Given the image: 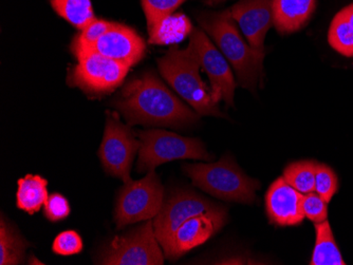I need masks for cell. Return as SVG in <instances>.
<instances>
[{
  "instance_id": "6da1fadb",
  "label": "cell",
  "mask_w": 353,
  "mask_h": 265,
  "mask_svg": "<svg viewBox=\"0 0 353 265\" xmlns=\"http://www.w3.org/2000/svg\"><path fill=\"white\" fill-rule=\"evenodd\" d=\"M111 105L130 125L185 128L200 118L152 72L127 83Z\"/></svg>"
},
{
  "instance_id": "7a4b0ae2",
  "label": "cell",
  "mask_w": 353,
  "mask_h": 265,
  "mask_svg": "<svg viewBox=\"0 0 353 265\" xmlns=\"http://www.w3.org/2000/svg\"><path fill=\"white\" fill-rule=\"evenodd\" d=\"M197 21L233 66L240 87L256 93L259 81L263 80L265 53L257 52L245 43L234 23L235 21L230 10L201 12Z\"/></svg>"
},
{
  "instance_id": "3957f363",
  "label": "cell",
  "mask_w": 353,
  "mask_h": 265,
  "mask_svg": "<svg viewBox=\"0 0 353 265\" xmlns=\"http://www.w3.org/2000/svg\"><path fill=\"white\" fill-rule=\"evenodd\" d=\"M158 67L164 80L199 116H225L220 112L211 87L202 80L201 65L192 45H188L184 50L172 45L168 52L158 59Z\"/></svg>"
},
{
  "instance_id": "277c9868",
  "label": "cell",
  "mask_w": 353,
  "mask_h": 265,
  "mask_svg": "<svg viewBox=\"0 0 353 265\" xmlns=\"http://www.w3.org/2000/svg\"><path fill=\"white\" fill-rule=\"evenodd\" d=\"M182 168L194 185L223 201L252 204L261 189V182L248 177L229 154L215 163L184 164Z\"/></svg>"
},
{
  "instance_id": "5b68a950",
  "label": "cell",
  "mask_w": 353,
  "mask_h": 265,
  "mask_svg": "<svg viewBox=\"0 0 353 265\" xmlns=\"http://www.w3.org/2000/svg\"><path fill=\"white\" fill-rule=\"evenodd\" d=\"M141 147L137 163L138 173H145L174 160L210 161L213 156L198 138H185L162 129L139 132Z\"/></svg>"
},
{
  "instance_id": "8992f818",
  "label": "cell",
  "mask_w": 353,
  "mask_h": 265,
  "mask_svg": "<svg viewBox=\"0 0 353 265\" xmlns=\"http://www.w3.org/2000/svg\"><path fill=\"white\" fill-rule=\"evenodd\" d=\"M164 187L154 169L138 181L125 183L119 191L114 211L118 229L140 221L152 220L161 211Z\"/></svg>"
},
{
  "instance_id": "52a82bcc",
  "label": "cell",
  "mask_w": 353,
  "mask_h": 265,
  "mask_svg": "<svg viewBox=\"0 0 353 265\" xmlns=\"http://www.w3.org/2000/svg\"><path fill=\"white\" fill-rule=\"evenodd\" d=\"M100 264L107 265H162L164 252L157 239L154 221L114 237L101 253Z\"/></svg>"
},
{
  "instance_id": "ba28073f",
  "label": "cell",
  "mask_w": 353,
  "mask_h": 265,
  "mask_svg": "<svg viewBox=\"0 0 353 265\" xmlns=\"http://www.w3.org/2000/svg\"><path fill=\"white\" fill-rule=\"evenodd\" d=\"M77 64L68 76V84L91 96H101L116 90L124 82L130 67L88 51L77 57Z\"/></svg>"
},
{
  "instance_id": "9c48e42d",
  "label": "cell",
  "mask_w": 353,
  "mask_h": 265,
  "mask_svg": "<svg viewBox=\"0 0 353 265\" xmlns=\"http://www.w3.org/2000/svg\"><path fill=\"white\" fill-rule=\"evenodd\" d=\"M141 142L137 141L130 126L122 124L119 114H107L104 136L99 150V158L106 173L130 182V170Z\"/></svg>"
},
{
  "instance_id": "30bf717a",
  "label": "cell",
  "mask_w": 353,
  "mask_h": 265,
  "mask_svg": "<svg viewBox=\"0 0 353 265\" xmlns=\"http://www.w3.org/2000/svg\"><path fill=\"white\" fill-rule=\"evenodd\" d=\"M188 45L195 50L201 68L211 81L212 93L216 102L219 104L222 100L228 106L233 107L237 84L228 59L199 28L192 29Z\"/></svg>"
},
{
  "instance_id": "8fae6325",
  "label": "cell",
  "mask_w": 353,
  "mask_h": 265,
  "mask_svg": "<svg viewBox=\"0 0 353 265\" xmlns=\"http://www.w3.org/2000/svg\"><path fill=\"white\" fill-rule=\"evenodd\" d=\"M220 207L194 191H174L168 199L164 200L161 211L154 217V233L162 249L168 244L172 233L190 218Z\"/></svg>"
},
{
  "instance_id": "7c38bea8",
  "label": "cell",
  "mask_w": 353,
  "mask_h": 265,
  "mask_svg": "<svg viewBox=\"0 0 353 265\" xmlns=\"http://www.w3.org/2000/svg\"><path fill=\"white\" fill-rule=\"evenodd\" d=\"M227 222L228 209L223 206L190 218L172 233L163 248L164 255L170 260L179 259L211 239Z\"/></svg>"
},
{
  "instance_id": "4fadbf2b",
  "label": "cell",
  "mask_w": 353,
  "mask_h": 265,
  "mask_svg": "<svg viewBox=\"0 0 353 265\" xmlns=\"http://www.w3.org/2000/svg\"><path fill=\"white\" fill-rule=\"evenodd\" d=\"M251 48L265 53V39L273 23V0H240L230 8Z\"/></svg>"
},
{
  "instance_id": "5bb4252c",
  "label": "cell",
  "mask_w": 353,
  "mask_h": 265,
  "mask_svg": "<svg viewBox=\"0 0 353 265\" xmlns=\"http://www.w3.org/2000/svg\"><path fill=\"white\" fill-rule=\"evenodd\" d=\"M88 51L114 59L130 68L144 57L146 45L144 39L134 29L116 23L108 32L95 41Z\"/></svg>"
},
{
  "instance_id": "9a60e30c",
  "label": "cell",
  "mask_w": 353,
  "mask_h": 265,
  "mask_svg": "<svg viewBox=\"0 0 353 265\" xmlns=\"http://www.w3.org/2000/svg\"><path fill=\"white\" fill-rule=\"evenodd\" d=\"M303 195L279 178L270 186L265 195V209L270 221L279 226H295L305 219L303 209Z\"/></svg>"
},
{
  "instance_id": "2e32d148",
  "label": "cell",
  "mask_w": 353,
  "mask_h": 265,
  "mask_svg": "<svg viewBox=\"0 0 353 265\" xmlns=\"http://www.w3.org/2000/svg\"><path fill=\"white\" fill-rule=\"evenodd\" d=\"M317 0H273V23L281 34L296 32L308 23Z\"/></svg>"
},
{
  "instance_id": "e0dca14e",
  "label": "cell",
  "mask_w": 353,
  "mask_h": 265,
  "mask_svg": "<svg viewBox=\"0 0 353 265\" xmlns=\"http://www.w3.org/2000/svg\"><path fill=\"white\" fill-rule=\"evenodd\" d=\"M16 206L29 215H34L45 205L48 193V181L41 176L28 175L17 182Z\"/></svg>"
},
{
  "instance_id": "ac0fdd59",
  "label": "cell",
  "mask_w": 353,
  "mask_h": 265,
  "mask_svg": "<svg viewBox=\"0 0 353 265\" xmlns=\"http://www.w3.org/2000/svg\"><path fill=\"white\" fill-rule=\"evenodd\" d=\"M328 43L339 54L353 57V3L335 14L328 30Z\"/></svg>"
},
{
  "instance_id": "d6986e66",
  "label": "cell",
  "mask_w": 353,
  "mask_h": 265,
  "mask_svg": "<svg viewBox=\"0 0 353 265\" xmlns=\"http://www.w3.org/2000/svg\"><path fill=\"white\" fill-rule=\"evenodd\" d=\"M316 241L313 251L311 265H345L342 254L335 242L332 229L328 221L315 223Z\"/></svg>"
},
{
  "instance_id": "ffe728a7",
  "label": "cell",
  "mask_w": 353,
  "mask_h": 265,
  "mask_svg": "<svg viewBox=\"0 0 353 265\" xmlns=\"http://www.w3.org/2000/svg\"><path fill=\"white\" fill-rule=\"evenodd\" d=\"M28 243L1 215L0 221V264H21Z\"/></svg>"
},
{
  "instance_id": "44dd1931",
  "label": "cell",
  "mask_w": 353,
  "mask_h": 265,
  "mask_svg": "<svg viewBox=\"0 0 353 265\" xmlns=\"http://www.w3.org/2000/svg\"><path fill=\"white\" fill-rule=\"evenodd\" d=\"M192 23L183 14L170 15L164 19L156 31L150 36V43L152 45H172L179 43L188 35H190Z\"/></svg>"
},
{
  "instance_id": "7402d4cb",
  "label": "cell",
  "mask_w": 353,
  "mask_h": 265,
  "mask_svg": "<svg viewBox=\"0 0 353 265\" xmlns=\"http://www.w3.org/2000/svg\"><path fill=\"white\" fill-rule=\"evenodd\" d=\"M50 3L57 15L81 31L97 19L91 0H50Z\"/></svg>"
},
{
  "instance_id": "603a6c76",
  "label": "cell",
  "mask_w": 353,
  "mask_h": 265,
  "mask_svg": "<svg viewBox=\"0 0 353 265\" xmlns=\"http://www.w3.org/2000/svg\"><path fill=\"white\" fill-rule=\"evenodd\" d=\"M316 162L301 161L290 164L283 171L285 181L303 195L315 191Z\"/></svg>"
},
{
  "instance_id": "cb8c5ba5",
  "label": "cell",
  "mask_w": 353,
  "mask_h": 265,
  "mask_svg": "<svg viewBox=\"0 0 353 265\" xmlns=\"http://www.w3.org/2000/svg\"><path fill=\"white\" fill-rule=\"evenodd\" d=\"M183 3H185V0H142L150 36L156 31L159 25L172 15Z\"/></svg>"
},
{
  "instance_id": "d4e9b609",
  "label": "cell",
  "mask_w": 353,
  "mask_h": 265,
  "mask_svg": "<svg viewBox=\"0 0 353 265\" xmlns=\"http://www.w3.org/2000/svg\"><path fill=\"white\" fill-rule=\"evenodd\" d=\"M114 25L116 23H110L104 19H94L92 23L83 29L79 34L73 37L70 45L71 52L75 57L86 52L92 47L95 41L102 37L105 33L108 32L111 28L114 27Z\"/></svg>"
},
{
  "instance_id": "484cf974",
  "label": "cell",
  "mask_w": 353,
  "mask_h": 265,
  "mask_svg": "<svg viewBox=\"0 0 353 265\" xmlns=\"http://www.w3.org/2000/svg\"><path fill=\"white\" fill-rule=\"evenodd\" d=\"M338 189L339 180L334 171L325 164L317 163L315 170V193L329 203Z\"/></svg>"
},
{
  "instance_id": "4316f807",
  "label": "cell",
  "mask_w": 353,
  "mask_h": 265,
  "mask_svg": "<svg viewBox=\"0 0 353 265\" xmlns=\"http://www.w3.org/2000/svg\"><path fill=\"white\" fill-rule=\"evenodd\" d=\"M83 240L74 231H66L57 235L52 245V251L61 256H72L83 251Z\"/></svg>"
},
{
  "instance_id": "83f0119b",
  "label": "cell",
  "mask_w": 353,
  "mask_h": 265,
  "mask_svg": "<svg viewBox=\"0 0 353 265\" xmlns=\"http://www.w3.org/2000/svg\"><path fill=\"white\" fill-rule=\"evenodd\" d=\"M327 203L319 193H306L303 195V209L305 213V217L314 223L324 222L328 217V209Z\"/></svg>"
},
{
  "instance_id": "f1b7e54d",
  "label": "cell",
  "mask_w": 353,
  "mask_h": 265,
  "mask_svg": "<svg viewBox=\"0 0 353 265\" xmlns=\"http://www.w3.org/2000/svg\"><path fill=\"white\" fill-rule=\"evenodd\" d=\"M43 215L51 222L65 220L70 215L68 200L61 193L49 195L43 205Z\"/></svg>"
},
{
  "instance_id": "f546056e",
  "label": "cell",
  "mask_w": 353,
  "mask_h": 265,
  "mask_svg": "<svg viewBox=\"0 0 353 265\" xmlns=\"http://www.w3.org/2000/svg\"><path fill=\"white\" fill-rule=\"evenodd\" d=\"M224 1H227V0H206V3L210 6H216L224 3Z\"/></svg>"
}]
</instances>
